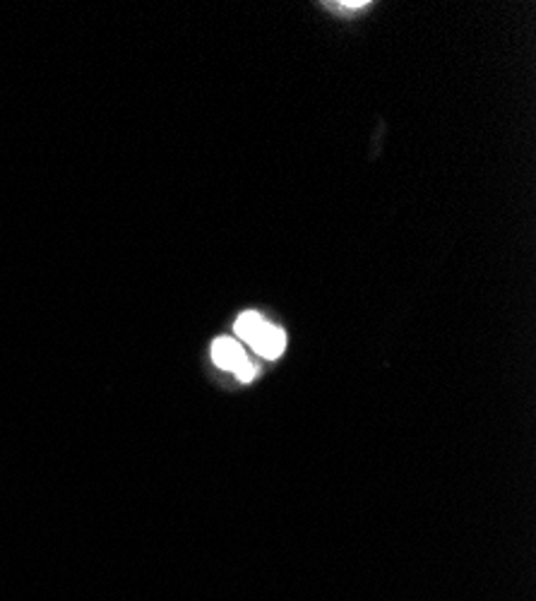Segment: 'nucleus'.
Instances as JSON below:
<instances>
[{
  "instance_id": "obj_1",
  "label": "nucleus",
  "mask_w": 536,
  "mask_h": 601,
  "mask_svg": "<svg viewBox=\"0 0 536 601\" xmlns=\"http://www.w3.org/2000/svg\"><path fill=\"white\" fill-rule=\"evenodd\" d=\"M212 361H215L219 369H225L229 373L237 375L241 369L248 366V356H245L241 344L233 337H219L212 344Z\"/></svg>"
},
{
  "instance_id": "obj_2",
  "label": "nucleus",
  "mask_w": 536,
  "mask_h": 601,
  "mask_svg": "<svg viewBox=\"0 0 536 601\" xmlns=\"http://www.w3.org/2000/svg\"><path fill=\"white\" fill-rule=\"evenodd\" d=\"M248 344L260 356H265V359H279V356H282V351H284V347H286V335H284L282 328H277V325H272V322L263 320V325L251 337Z\"/></svg>"
},
{
  "instance_id": "obj_3",
  "label": "nucleus",
  "mask_w": 536,
  "mask_h": 601,
  "mask_svg": "<svg viewBox=\"0 0 536 601\" xmlns=\"http://www.w3.org/2000/svg\"><path fill=\"white\" fill-rule=\"evenodd\" d=\"M263 325V318L258 314H253V310H248V314L239 316L237 325H233V330H237V335L243 340V342H251V337L258 332V328Z\"/></svg>"
},
{
  "instance_id": "obj_4",
  "label": "nucleus",
  "mask_w": 536,
  "mask_h": 601,
  "mask_svg": "<svg viewBox=\"0 0 536 601\" xmlns=\"http://www.w3.org/2000/svg\"><path fill=\"white\" fill-rule=\"evenodd\" d=\"M368 3L366 0H356V3H337V8H344V10H359V8H366Z\"/></svg>"
}]
</instances>
